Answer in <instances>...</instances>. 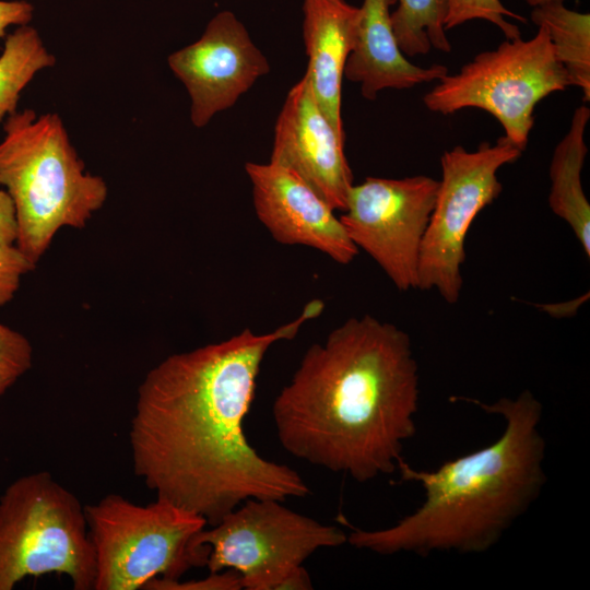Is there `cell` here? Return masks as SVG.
Listing matches in <instances>:
<instances>
[{"instance_id":"2e32d148","label":"cell","mask_w":590,"mask_h":590,"mask_svg":"<svg viewBox=\"0 0 590 590\" xmlns=\"http://www.w3.org/2000/svg\"><path fill=\"white\" fill-rule=\"evenodd\" d=\"M590 109L577 107L569 129L556 145L551 164L548 205L571 228L587 258H590V204L583 192L581 172L588 148L585 141Z\"/></svg>"},{"instance_id":"4fadbf2b","label":"cell","mask_w":590,"mask_h":590,"mask_svg":"<svg viewBox=\"0 0 590 590\" xmlns=\"http://www.w3.org/2000/svg\"><path fill=\"white\" fill-rule=\"evenodd\" d=\"M245 170L257 217L275 241L314 248L340 264L355 259L359 250L340 216L297 175L270 162H248Z\"/></svg>"},{"instance_id":"8992f818","label":"cell","mask_w":590,"mask_h":590,"mask_svg":"<svg viewBox=\"0 0 590 590\" xmlns=\"http://www.w3.org/2000/svg\"><path fill=\"white\" fill-rule=\"evenodd\" d=\"M66 575L94 590L96 560L84 506L46 471L23 475L0 496V590L27 577Z\"/></svg>"},{"instance_id":"4316f807","label":"cell","mask_w":590,"mask_h":590,"mask_svg":"<svg viewBox=\"0 0 590 590\" xmlns=\"http://www.w3.org/2000/svg\"><path fill=\"white\" fill-rule=\"evenodd\" d=\"M20 375L7 367L0 366V397L15 382Z\"/></svg>"},{"instance_id":"8fae6325","label":"cell","mask_w":590,"mask_h":590,"mask_svg":"<svg viewBox=\"0 0 590 590\" xmlns=\"http://www.w3.org/2000/svg\"><path fill=\"white\" fill-rule=\"evenodd\" d=\"M168 66L190 96V119L197 128L232 107L270 71L267 58L231 11L213 16L198 40L168 57Z\"/></svg>"},{"instance_id":"9c48e42d","label":"cell","mask_w":590,"mask_h":590,"mask_svg":"<svg viewBox=\"0 0 590 590\" xmlns=\"http://www.w3.org/2000/svg\"><path fill=\"white\" fill-rule=\"evenodd\" d=\"M522 150L505 135L482 142L473 152L462 145L445 151L441 179L421 245L417 288L435 290L448 304L460 297L465 237L477 214L502 192L500 167L515 163Z\"/></svg>"},{"instance_id":"52a82bcc","label":"cell","mask_w":590,"mask_h":590,"mask_svg":"<svg viewBox=\"0 0 590 590\" xmlns=\"http://www.w3.org/2000/svg\"><path fill=\"white\" fill-rule=\"evenodd\" d=\"M538 27L532 38L505 39L495 49L476 55L456 74L447 73L424 95L426 108L442 115L482 109L524 151L536 104L570 86L545 27Z\"/></svg>"},{"instance_id":"5bb4252c","label":"cell","mask_w":590,"mask_h":590,"mask_svg":"<svg viewBox=\"0 0 590 590\" xmlns=\"http://www.w3.org/2000/svg\"><path fill=\"white\" fill-rule=\"evenodd\" d=\"M303 38L314 96L334 130L344 138L341 94L344 70L355 48L359 8L345 0H304Z\"/></svg>"},{"instance_id":"7c38bea8","label":"cell","mask_w":590,"mask_h":590,"mask_svg":"<svg viewBox=\"0 0 590 590\" xmlns=\"http://www.w3.org/2000/svg\"><path fill=\"white\" fill-rule=\"evenodd\" d=\"M270 163L297 175L334 211L346 209L354 182L344 138L320 109L306 73L278 116Z\"/></svg>"},{"instance_id":"cb8c5ba5","label":"cell","mask_w":590,"mask_h":590,"mask_svg":"<svg viewBox=\"0 0 590 590\" xmlns=\"http://www.w3.org/2000/svg\"><path fill=\"white\" fill-rule=\"evenodd\" d=\"M33 5L27 1L0 0V38L11 25H27L33 17Z\"/></svg>"},{"instance_id":"277c9868","label":"cell","mask_w":590,"mask_h":590,"mask_svg":"<svg viewBox=\"0 0 590 590\" xmlns=\"http://www.w3.org/2000/svg\"><path fill=\"white\" fill-rule=\"evenodd\" d=\"M0 141V185L13 200L15 246L37 263L62 227L83 228L105 203V180L85 170L58 114L14 111Z\"/></svg>"},{"instance_id":"5b68a950","label":"cell","mask_w":590,"mask_h":590,"mask_svg":"<svg viewBox=\"0 0 590 590\" xmlns=\"http://www.w3.org/2000/svg\"><path fill=\"white\" fill-rule=\"evenodd\" d=\"M96 577L94 590L143 589L153 578L179 580L192 567H205L208 547L193 545L206 520L160 498L142 506L108 494L84 506Z\"/></svg>"},{"instance_id":"603a6c76","label":"cell","mask_w":590,"mask_h":590,"mask_svg":"<svg viewBox=\"0 0 590 590\" xmlns=\"http://www.w3.org/2000/svg\"><path fill=\"white\" fill-rule=\"evenodd\" d=\"M33 349L20 332L0 323V366L22 376L32 366Z\"/></svg>"},{"instance_id":"3957f363","label":"cell","mask_w":590,"mask_h":590,"mask_svg":"<svg viewBox=\"0 0 590 590\" xmlns=\"http://www.w3.org/2000/svg\"><path fill=\"white\" fill-rule=\"evenodd\" d=\"M458 399L500 416L502 435L432 471L416 470L401 459L397 468L401 481L420 484L423 503L391 527L374 531L352 527L346 541L352 546L381 555L483 553L538 498L546 481L542 403L529 390L491 404Z\"/></svg>"},{"instance_id":"484cf974","label":"cell","mask_w":590,"mask_h":590,"mask_svg":"<svg viewBox=\"0 0 590 590\" xmlns=\"http://www.w3.org/2000/svg\"><path fill=\"white\" fill-rule=\"evenodd\" d=\"M312 588L309 574L302 565L286 577L279 590H310Z\"/></svg>"},{"instance_id":"6da1fadb","label":"cell","mask_w":590,"mask_h":590,"mask_svg":"<svg viewBox=\"0 0 590 590\" xmlns=\"http://www.w3.org/2000/svg\"><path fill=\"white\" fill-rule=\"evenodd\" d=\"M323 308L321 299H312L273 331L244 329L169 355L146 374L129 437L134 473L157 497L214 526L249 498L284 502L310 494L294 469L252 448L244 420L267 352L296 337Z\"/></svg>"},{"instance_id":"ba28073f","label":"cell","mask_w":590,"mask_h":590,"mask_svg":"<svg viewBox=\"0 0 590 590\" xmlns=\"http://www.w3.org/2000/svg\"><path fill=\"white\" fill-rule=\"evenodd\" d=\"M347 541L334 526L295 512L278 499L249 498L193 538L209 548L210 573L232 569L243 589L279 590L281 583L318 548Z\"/></svg>"},{"instance_id":"7402d4cb","label":"cell","mask_w":590,"mask_h":590,"mask_svg":"<svg viewBox=\"0 0 590 590\" xmlns=\"http://www.w3.org/2000/svg\"><path fill=\"white\" fill-rule=\"evenodd\" d=\"M145 590H240V575L232 569L210 573L209 577L200 580L179 581L153 578L143 587Z\"/></svg>"},{"instance_id":"44dd1931","label":"cell","mask_w":590,"mask_h":590,"mask_svg":"<svg viewBox=\"0 0 590 590\" xmlns=\"http://www.w3.org/2000/svg\"><path fill=\"white\" fill-rule=\"evenodd\" d=\"M35 266L15 245H0V306L13 298L22 276Z\"/></svg>"},{"instance_id":"ffe728a7","label":"cell","mask_w":590,"mask_h":590,"mask_svg":"<svg viewBox=\"0 0 590 590\" xmlns=\"http://www.w3.org/2000/svg\"><path fill=\"white\" fill-rule=\"evenodd\" d=\"M446 31L472 20H485L497 26L506 39L521 37L519 27L507 21L510 17L526 23V19L508 10L500 0H446Z\"/></svg>"},{"instance_id":"83f0119b","label":"cell","mask_w":590,"mask_h":590,"mask_svg":"<svg viewBox=\"0 0 590 590\" xmlns=\"http://www.w3.org/2000/svg\"><path fill=\"white\" fill-rule=\"evenodd\" d=\"M552 1H554V0H526L528 5L533 7V8L544 5V4H546L548 2H552Z\"/></svg>"},{"instance_id":"d6986e66","label":"cell","mask_w":590,"mask_h":590,"mask_svg":"<svg viewBox=\"0 0 590 590\" xmlns=\"http://www.w3.org/2000/svg\"><path fill=\"white\" fill-rule=\"evenodd\" d=\"M391 25L397 45L408 57L425 55L432 48L449 52L445 28L446 0H397Z\"/></svg>"},{"instance_id":"7a4b0ae2","label":"cell","mask_w":590,"mask_h":590,"mask_svg":"<svg viewBox=\"0 0 590 590\" xmlns=\"http://www.w3.org/2000/svg\"><path fill=\"white\" fill-rule=\"evenodd\" d=\"M418 398L409 334L364 315L306 350L272 415L292 456L365 483L397 470L416 432Z\"/></svg>"},{"instance_id":"e0dca14e","label":"cell","mask_w":590,"mask_h":590,"mask_svg":"<svg viewBox=\"0 0 590 590\" xmlns=\"http://www.w3.org/2000/svg\"><path fill=\"white\" fill-rule=\"evenodd\" d=\"M531 21L545 27L555 56L564 68L569 84L582 92V99L590 101V14L554 0L533 8Z\"/></svg>"},{"instance_id":"9a60e30c","label":"cell","mask_w":590,"mask_h":590,"mask_svg":"<svg viewBox=\"0 0 590 590\" xmlns=\"http://www.w3.org/2000/svg\"><path fill=\"white\" fill-rule=\"evenodd\" d=\"M397 0H364L359 7L358 36L344 76L361 85L362 95L374 101L385 88L404 90L438 81L448 73L442 64L420 67L399 49L391 25L390 7Z\"/></svg>"},{"instance_id":"ac0fdd59","label":"cell","mask_w":590,"mask_h":590,"mask_svg":"<svg viewBox=\"0 0 590 590\" xmlns=\"http://www.w3.org/2000/svg\"><path fill=\"white\" fill-rule=\"evenodd\" d=\"M55 62L34 27L23 25L7 36L0 55V121L16 111L22 91L36 73Z\"/></svg>"},{"instance_id":"d4e9b609","label":"cell","mask_w":590,"mask_h":590,"mask_svg":"<svg viewBox=\"0 0 590 590\" xmlns=\"http://www.w3.org/2000/svg\"><path fill=\"white\" fill-rule=\"evenodd\" d=\"M16 237L15 206L9 192L0 185V245H15Z\"/></svg>"},{"instance_id":"30bf717a","label":"cell","mask_w":590,"mask_h":590,"mask_svg":"<svg viewBox=\"0 0 590 590\" xmlns=\"http://www.w3.org/2000/svg\"><path fill=\"white\" fill-rule=\"evenodd\" d=\"M438 180L417 175L367 177L351 188L340 220L399 291L417 288L421 245L434 208Z\"/></svg>"}]
</instances>
